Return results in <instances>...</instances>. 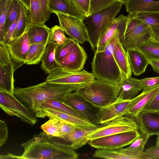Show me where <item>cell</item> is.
Wrapping results in <instances>:
<instances>
[{"mask_svg":"<svg viewBox=\"0 0 159 159\" xmlns=\"http://www.w3.org/2000/svg\"><path fill=\"white\" fill-rule=\"evenodd\" d=\"M60 138L48 135L44 132L35 134L22 144L24 152L17 159H75L79 154L70 144L60 140Z\"/></svg>","mask_w":159,"mask_h":159,"instance_id":"obj_1","label":"cell"},{"mask_svg":"<svg viewBox=\"0 0 159 159\" xmlns=\"http://www.w3.org/2000/svg\"><path fill=\"white\" fill-rule=\"evenodd\" d=\"M80 84H64L46 81L24 88H15L13 94L34 114L41 110L42 104L47 100H57L63 102L70 93L81 87Z\"/></svg>","mask_w":159,"mask_h":159,"instance_id":"obj_2","label":"cell"},{"mask_svg":"<svg viewBox=\"0 0 159 159\" xmlns=\"http://www.w3.org/2000/svg\"><path fill=\"white\" fill-rule=\"evenodd\" d=\"M120 24L115 34L104 51L95 52L91 62L92 73L95 78L117 84L121 82L123 76L113 53L116 44L121 33Z\"/></svg>","mask_w":159,"mask_h":159,"instance_id":"obj_3","label":"cell"},{"mask_svg":"<svg viewBox=\"0 0 159 159\" xmlns=\"http://www.w3.org/2000/svg\"><path fill=\"white\" fill-rule=\"evenodd\" d=\"M119 89L118 84L96 79L75 91L80 94L92 106L99 109L116 101Z\"/></svg>","mask_w":159,"mask_h":159,"instance_id":"obj_4","label":"cell"},{"mask_svg":"<svg viewBox=\"0 0 159 159\" xmlns=\"http://www.w3.org/2000/svg\"><path fill=\"white\" fill-rule=\"evenodd\" d=\"M123 3L116 1L105 8L93 13L83 19L86 29L89 41L94 53L103 28L109 21L114 19L120 11Z\"/></svg>","mask_w":159,"mask_h":159,"instance_id":"obj_5","label":"cell"},{"mask_svg":"<svg viewBox=\"0 0 159 159\" xmlns=\"http://www.w3.org/2000/svg\"><path fill=\"white\" fill-rule=\"evenodd\" d=\"M125 32L120 38L126 51L137 49L144 42L151 37L150 28L135 16L129 14Z\"/></svg>","mask_w":159,"mask_h":159,"instance_id":"obj_6","label":"cell"},{"mask_svg":"<svg viewBox=\"0 0 159 159\" xmlns=\"http://www.w3.org/2000/svg\"><path fill=\"white\" fill-rule=\"evenodd\" d=\"M0 107L9 116H16L31 125L37 121L35 114L8 92L0 91Z\"/></svg>","mask_w":159,"mask_h":159,"instance_id":"obj_7","label":"cell"},{"mask_svg":"<svg viewBox=\"0 0 159 159\" xmlns=\"http://www.w3.org/2000/svg\"><path fill=\"white\" fill-rule=\"evenodd\" d=\"M139 126L133 119L125 116L116 117L103 125L88 131L87 137L89 140L138 129Z\"/></svg>","mask_w":159,"mask_h":159,"instance_id":"obj_8","label":"cell"},{"mask_svg":"<svg viewBox=\"0 0 159 159\" xmlns=\"http://www.w3.org/2000/svg\"><path fill=\"white\" fill-rule=\"evenodd\" d=\"M60 25L70 38L80 43L89 41L87 32L83 22L84 18H79L55 12Z\"/></svg>","mask_w":159,"mask_h":159,"instance_id":"obj_9","label":"cell"},{"mask_svg":"<svg viewBox=\"0 0 159 159\" xmlns=\"http://www.w3.org/2000/svg\"><path fill=\"white\" fill-rule=\"evenodd\" d=\"M92 73L85 70L72 71L61 68L48 74L46 81L50 83L64 84H80L84 86L95 79Z\"/></svg>","mask_w":159,"mask_h":159,"instance_id":"obj_10","label":"cell"},{"mask_svg":"<svg viewBox=\"0 0 159 159\" xmlns=\"http://www.w3.org/2000/svg\"><path fill=\"white\" fill-rule=\"evenodd\" d=\"M140 134L138 129H135L90 140L88 143L98 149L123 148L130 144Z\"/></svg>","mask_w":159,"mask_h":159,"instance_id":"obj_11","label":"cell"},{"mask_svg":"<svg viewBox=\"0 0 159 159\" xmlns=\"http://www.w3.org/2000/svg\"><path fill=\"white\" fill-rule=\"evenodd\" d=\"M139 97V95L129 100L118 98L109 105L99 109L98 111L95 114L96 124H105L116 117L125 116Z\"/></svg>","mask_w":159,"mask_h":159,"instance_id":"obj_12","label":"cell"},{"mask_svg":"<svg viewBox=\"0 0 159 159\" xmlns=\"http://www.w3.org/2000/svg\"><path fill=\"white\" fill-rule=\"evenodd\" d=\"M36 117L53 118L60 120L72 125L76 129L84 131H89L98 127L91 121L83 120L70 115L47 108L35 114Z\"/></svg>","mask_w":159,"mask_h":159,"instance_id":"obj_13","label":"cell"},{"mask_svg":"<svg viewBox=\"0 0 159 159\" xmlns=\"http://www.w3.org/2000/svg\"><path fill=\"white\" fill-rule=\"evenodd\" d=\"M87 58L84 48L75 41L68 53L60 63L61 68L72 71L82 70Z\"/></svg>","mask_w":159,"mask_h":159,"instance_id":"obj_14","label":"cell"},{"mask_svg":"<svg viewBox=\"0 0 159 159\" xmlns=\"http://www.w3.org/2000/svg\"><path fill=\"white\" fill-rule=\"evenodd\" d=\"M94 157L108 159H151L145 152H141L127 148L112 149H97Z\"/></svg>","mask_w":159,"mask_h":159,"instance_id":"obj_15","label":"cell"},{"mask_svg":"<svg viewBox=\"0 0 159 159\" xmlns=\"http://www.w3.org/2000/svg\"><path fill=\"white\" fill-rule=\"evenodd\" d=\"M141 132L159 136V111L143 110L134 118Z\"/></svg>","mask_w":159,"mask_h":159,"instance_id":"obj_16","label":"cell"},{"mask_svg":"<svg viewBox=\"0 0 159 159\" xmlns=\"http://www.w3.org/2000/svg\"><path fill=\"white\" fill-rule=\"evenodd\" d=\"M6 45L15 62L25 64L30 46L26 32L20 37L11 40Z\"/></svg>","mask_w":159,"mask_h":159,"instance_id":"obj_17","label":"cell"},{"mask_svg":"<svg viewBox=\"0 0 159 159\" xmlns=\"http://www.w3.org/2000/svg\"><path fill=\"white\" fill-rule=\"evenodd\" d=\"M129 14L159 12V0H125L123 2Z\"/></svg>","mask_w":159,"mask_h":159,"instance_id":"obj_18","label":"cell"},{"mask_svg":"<svg viewBox=\"0 0 159 159\" xmlns=\"http://www.w3.org/2000/svg\"><path fill=\"white\" fill-rule=\"evenodd\" d=\"M24 64L17 63L12 60L9 64L0 65V91H7L13 94L15 89L14 73Z\"/></svg>","mask_w":159,"mask_h":159,"instance_id":"obj_19","label":"cell"},{"mask_svg":"<svg viewBox=\"0 0 159 159\" xmlns=\"http://www.w3.org/2000/svg\"><path fill=\"white\" fill-rule=\"evenodd\" d=\"M119 87L118 99L122 100L132 99L142 89L139 80L131 76L126 77L123 75Z\"/></svg>","mask_w":159,"mask_h":159,"instance_id":"obj_20","label":"cell"},{"mask_svg":"<svg viewBox=\"0 0 159 159\" xmlns=\"http://www.w3.org/2000/svg\"><path fill=\"white\" fill-rule=\"evenodd\" d=\"M56 43L50 36L41 60V67L46 73L49 74L54 71L61 68L57 61L55 56Z\"/></svg>","mask_w":159,"mask_h":159,"instance_id":"obj_21","label":"cell"},{"mask_svg":"<svg viewBox=\"0 0 159 159\" xmlns=\"http://www.w3.org/2000/svg\"><path fill=\"white\" fill-rule=\"evenodd\" d=\"M125 16L120 15L109 21L107 24L100 34L96 52L104 51L108 43L114 36L120 23Z\"/></svg>","mask_w":159,"mask_h":159,"instance_id":"obj_22","label":"cell"},{"mask_svg":"<svg viewBox=\"0 0 159 159\" xmlns=\"http://www.w3.org/2000/svg\"><path fill=\"white\" fill-rule=\"evenodd\" d=\"M51 31V29L45 24L31 23H30L25 31L30 45L47 41Z\"/></svg>","mask_w":159,"mask_h":159,"instance_id":"obj_23","label":"cell"},{"mask_svg":"<svg viewBox=\"0 0 159 159\" xmlns=\"http://www.w3.org/2000/svg\"><path fill=\"white\" fill-rule=\"evenodd\" d=\"M63 102L76 111L87 120L91 121L89 103L79 93L75 91L69 93Z\"/></svg>","mask_w":159,"mask_h":159,"instance_id":"obj_24","label":"cell"},{"mask_svg":"<svg viewBox=\"0 0 159 159\" xmlns=\"http://www.w3.org/2000/svg\"><path fill=\"white\" fill-rule=\"evenodd\" d=\"M159 90V85L147 89H143L139 94V98L125 116L134 120V117L143 110Z\"/></svg>","mask_w":159,"mask_h":159,"instance_id":"obj_25","label":"cell"},{"mask_svg":"<svg viewBox=\"0 0 159 159\" xmlns=\"http://www.w3.org/2000/svg\"><path fill=\"white\" fill-rule=\"evenodd\" d=\"M130 69L133 75L139 76L143 73L149 64V61L137 49L127 51Z\"/></svg>","mask_w":159,"mask_h":159,"instance_id":"obj_26","label":"cell"},{"mask_svg":"<svg viewBox=\"0 0 159 159\" xmlns=\"http://www.w3.org/2000/svg\"><path fill=\"white\" fill-rule=\"evenodd\" d=\"M114 59L122 75L126 77L131 76L127 52L124 48L120 39L117 41L113 51Z\"/></svg>","mask_w":159,"mask_h":159,"instance_id":"obj_27","label":"cell"},{"mask_svg":"<svg viewBox=\"0 0 159 159\" xmlns=\"http://www.w3.org/2000/svg\"><path fill=\"white\" fill-rule=\"evenodd\" d=\"M88 132L75 128L71 132L62 136L61 138L70 142L72 148L77 150L88 143L89 140L87 137Z\"/></svg>","mask_w":159,"mask_h":159,"instance_id":"obj_28","label":"cell"},{"mask_svg":"<svg viewBox=\"0 0 159 159\" xmlns=\"http://www.w3.org/2000/svg\"><path fill=\"white\" fill-rule=\"evenodd\" d=\"M137 49L149 61H159V41L150 37Z\"/></svg>","mask_w":159,"mask_h":159,"instance_id":"obj_29","label":"cell"},{"mask_svg":"<svg viewBox=\"0 0 159 159\" xmlns=\"http://www.w3.org/2000/svg\"><path fill=\"white\" fill-rule=\"evenodd\" d=\"M47 108L55 110L87 120L83 116L74 109L63 102L56 99H48L44 102L41 106V110Z\"/></svg>","mask_w":159,"mask_h":159,"instance_id":"obj_30","label":"cell"},{"mask_svg":"<svg viewBox=\"0 0 159 159\" xmlns=\"http://www.w3.org/2000/svg\"><path fill=\"white\" fill-rule=\"evenodd\" d=\"M20 9L19 18L11 40L20 37L25 33L30 23L28 9L20 2Z\"/></svg>","mask_w":159,"mask_h":159,"instance_id":"obj_31","label":"cell"},{"mask_svg":"<svg viewBox=\"0 0 159 159\" xmlns=\"http://www.w3.org/2000/svg\"><path fill=\"white\" fill-rule=\"evenodd\" d=\"M48 41L30 45L25 64L29 65L39 64L41 61Z\"/></svg>","mask_w":159,"mask_h":159,"instance_id":"obj_32","label":"cell"},{"mask_svg":"<svg viewBox=\"0 0 159 159\" xmlns=\"http://www.w3.org/2000/svg\"><path fill=\"white\" fill-rule=\"evenodd\" d=\"M49 7L53 13L57 12L79 18H84L79 14L65 0H49Z\"/></svg>","mask_w":159,"mask_h":159,"instance_id":"obj_33","label":"cell"},{"mask_svg":"<svg viewBox=\"0 0 159 159\" xmlns=\"http://www.w3.org/2000/svg\"><path fill=\"white\" fill-rule=\"evenodd\" d=\"M28 11L30 23L45 24L39 0H30V7Z\"/></svg>","mask_w":159,"mask_h":159,"instance_id":"obj_34","label":"cell"},{"mask_svg":"<svg viewBox=\"0 0 159 159\" xmlns=\"http://www.w3.org/2000/svg\"><path fill=\"white\" fill-rule=\"evenodd\" d=\"M79 14L85 17L90 15L91 0H65Z\"/></svg>","mask_w":159,"mask_h":159,"instance_id":"obj_35","label":"cell"},{"mask_svg":"<svg viewBox=\"0 0 159 159\" xmlns=\"http://www.w3.org/2000/svg\"><path fill=\"white\" fill-rule=\"evenodd\" d=\"M20 2L18 0H12L8 9L4 29L11 25L19 15Z\"/></svg>","mask_w":159,"mask_h":159,"instance_id":"obj_36","label":"cell"},{"mask_svg":"<svg viewBox=\"0 0 159 159\" xmlns=\"http://www.w3.org/2000/svg\"><path fill=\"white\" fill-rule=\"evenodd\" d=\"M75 41L73 39L68 38L67 41L64 44L61 45L57 44L55 56L57 61L59 64L68 53Z\"/></svg>","mask_w":159,"mask_h":159,"instance_id":"obj_37","label":"cell"},{"mask_svg":"<svg viewBox=\"0 0 159 159\" xmlns=\"http://www.w3.org/2000/svg\"><path fill=\"white\" fill-rule=\"evenodd\" d=\"M12 0H1L0 1V42L3 43L4 26L7 14Z\"/></svg>","mask_w":159,"mask_h":159,"instance_id":"obj_38","label":"cell"},{"mask_svg":"<svg viewBox=\"0 0 159 159\" xmlns=\"http://www.w3.org/2000/svg\"><path fill=\"white\" fill-rule=\"evenodd\" d=\"M134 16L150 27L159 25V12L140 13Z\"/></svg>","mask_w":159,"mask_h":159,"instance_id":"obj_39","label":"cell"},{"mask_svg":"<svg viewBox=\"0 0 159 159\" xmlns=\"http://www.w3.org/2000/svg\"><path fill=\"white\" fill-rule=\"evenodd\" d=\"M150 136L145 133L141 132V134L134 139L127 148L141 152H144L145 146Z\"/></svg>","mask_w":159,"mask_h":159,"instance_id":"obj_40","label":"cell"},{"mask_svg":"<svg viewBox=\"0 0 159 159\" xmlns=\"http://www.w3.org/2000/svg\"><path fill=\"white\" fill-rule=\"evenodd\" d=\"M64 31L60 25H56L51 29L50 37L57 45H61L65 43L68 38L66 37Z\"/></svg>","mask_w":159,"mask_h":159,"instance_id":"obj_41","label":"cell"},{"mask_svg":"<svg viewBox=\"0 0 159 159\" xmlns=\"http://www.w3.org/2000/svg\"><path fill=\"white\" fill-rule=\"evenodd\" d=\"M49 118V120L41 125V129L48 135L60 138V133L53 118Z\"/></svg>","mask_w":159,"mask_h":159,"instance_id":"obj_42","label":"cell"},{"mask_svg":"<svg viewBox=\"0 0 159 159\" xmlns=\"http://www.w3.org/2000/svg\"><path fill=\"white\" fill-rule=\"evenodd\" d=\"M115 2V0H91L90 14L106 8Z\"/></svg>","mask_w":159,"mask_h":159,"instance_id":"obj_43","label":"cell"},{"mask_svg":"<svg viewBox=\"0 0 159 159\" xmlns=\"http://www.w3.org/2000/svg\"><path fill=\"white\" fill-rule=\"evenodd\" d=\"M53 119L60 133V138H61L62 136L71 132L75 128L69 123L55 118Z\"/></svg>","mask_w":159,"mask_h":159,"instance_id":"obj_44","label":"cell"},{"mask_svg":"<svg viewBox=\"0 0 159 159\" xmlns=\"http://www.w3.org/2000/svg\"><path fill=\"white\" fill-rule=\"evenodd\" d=\"M142 89H147L159 85V76L148 77L139 80Z\"/></svg>","mask_w":159,"mask_h":159,"instance_id":"obj_45","label":"cell"},{"mask_svg":"<svg viewBox=\"0 0 159 159\" xmlns=\"http://www.w3.org/2000/svg\"><path fill=\"white\" fill-rule=\"evenodd\" d=\"M10 52L6 45L0 42V65L9 64L12 61Z\"/></svg>","mask_w":159,"mask_h":159,"instance_id":"obj_46","label":"cell"},{"mask_svg":"<svg viewBox=\"0 0 159 159\" xmlns=\"http://www.w3.org/2000/svg\"><path fill=\"white\" fill-rule=\"evenodd\" d=\"M19 16V15L11 25L4 29L3 43L5 45L11 40L12 35L16 28Z\"/></svg>","mask_w":159,"mask_h":159,"instance_id":"obj_47","label":"cell"},{"mask_svg":"<svg viewBox=\"0 0 159 159\" xmlns=\"http://www.w3.org/2000/svg\"><path fill=\"white\" fill-rule=\"evenodd\" d=\"M8 137L7 125L3 120H0V147L6 142Z\"/></svg>","mask_w":159,"mask_h":159,"instance_id":"obj_48","label":"cell"},{"mask_svg":"<svg viewBox=\"0 0 159 159\" xmlns=\"http://www.w3.org/2000/svg\"><path fill=\"white\" fill-rule=\"evenodd\" d=\"M41 7L42 15L45 23L50 18L52 12L49 7V0H39Z\"/></svg>","mask_w":159,"mask_h":159,"instance_id":"obj_49","label":"cell"},{"mask_svg":"<svg viewBox=\"0 0 159 159\" xmlns=\"http://www.w3.org/2000/svg\"><path fill=\"white\" fill-rule=\"evenodd\" d=\"M143 110L159 111V90Z\"/></svg>","mask_w":159,"mask_h":159,"instance_id":"obj_50","label":"cell"},{"mask_svg":"<svg viewBox=\"0 0 159 159\" xmlns=\"http://www.w3.org/2000/svg\"><path fill=\"white\" fill-rule=\"evenodd\" d=\"M145 152L151 159H159V145H156L146 149Z\"/></svg>","mask_w":159,"mask_h":159,"instance_id":"obj_51","label":"cell"},{"mask_svg":"<svg viewBox=\"0 0 159 159\" xmlns=\"http://www.w3.org/2000/svg\"><path fill=\"white\" fill-rule=\"evenodd\" d=\"M151 37L159 41V25L150 26Z\"/></svg>","mask_w":159,"mask_h":159,"instance_id":"obj_52","label":"cell"},{"mask_svg":"<svg viewBox=\"0 0 159 159\" xmlns=\"http://www.w3.org/2000/svg\"><path fill=\"white\" fill-rule=\"evenodd\" d=\"M149 64L151 66L154 71L159 74V61L149 60Z\"/></svg>","mask_w":159,"mask_h":159,"instance_id":"obj_53","label":"cell"},{"mask_svg":"<svg viewBox=\"0 0 159 159\" xmlns=\"http://www.w3.org/2000/svg\"><path fill=\"white\" fill-rule=\"evenodd\" d=\"M23 4L29 10L30 7V0H18Z\"/></svg>","mask_w":159,"mask_h":159,"instance_id":"obj_54","label":"cell"},{"mask_svg":"<svg viewBox=\"0 0 159 159\" xmlns=\"http://www.w3.org/2000/svg\"><path fill=\"white\" fill-rule=\"evenodd\" d=\"M156 144L159 145V136H158V137L157 138L156 141Z\"/></svg>","mask_w":159,"mask_h":159,"instance_id":"obj_55","label":"cell"},{"mask_svg":"<svg viewBox=\"0 0 159 159\" xmlns=\"http://www.w3.org/2000/svg\"><path fill=\"white\" fill-rule=\"evenodd\" d=\"M116 1L118 2H123V1L125 0H115Z\"/></svg>","mask_w":159,"mask_h":159,"instance_id":"obj_56","label":"cell"},{"mask_svg":"<svg viewBox=\"0 0 159 159\" xmlns=\"http://www.w3.org/2000/svg\"><path fill=\"white\" fill-rule=\"evenodd\" d=\"M1 0H0V1H1Z\"/></svg>","mask_w":159,"mask_h":159,"instance_id":"obj_57","label":"cell"}]
</instances>
